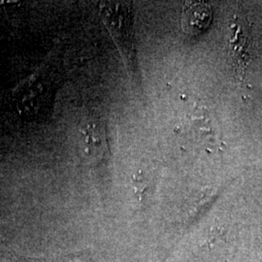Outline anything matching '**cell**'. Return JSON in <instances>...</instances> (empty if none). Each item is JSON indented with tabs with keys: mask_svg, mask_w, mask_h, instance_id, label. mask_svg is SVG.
Segmentation results:
<instances>
[{
	"mask_svg": "<svg viewBox=\"0 0 262 262\" xmlns=\"http://www.w3.org/2000/svg\"><path fill=\"white\" fill-rule=\"evenodd\" d=\"M99 15L118 49L122 62L131 76L136 75V56L130 5L125 2L102 1Z\"/></svg>",
	"mask_w": 262,
	"mask_h": 262,
	"instance_id": "cell-1",
	"label": "cell"
},
{
	"mask_svg": "<svg viewBox=\"0 0 262 262\" xmlns=\"http://www.w3.org/2000/svg\"><path fill=\"white\" fill-rule=\"evenodd\" d=\"M212 10L204 2L187 3L182 14L183 30L190 35L204 31L210 25Z\"/></svg>",
	"mask_w": 262,
	"mask_h": 262,
	"instance_id": "cell-3",
	"label": "cell"
},
{
	"mask_svg": "<svg viewBox=\"0 0 262 262\" xmlns=\"http://www.w3.org/2000/svg\"><path fill=\"white\" fill-rule=\"evenodd\" d=\"M78 149L86 162L99 164L110 155V143L103 120L95 115L86 116L78 127Z\"/></svg>",
	"mask_w": 262,
	"mask_h": 262,
	"instance_id": "cell-2",
	"label": "cell"
}]
</instances>
